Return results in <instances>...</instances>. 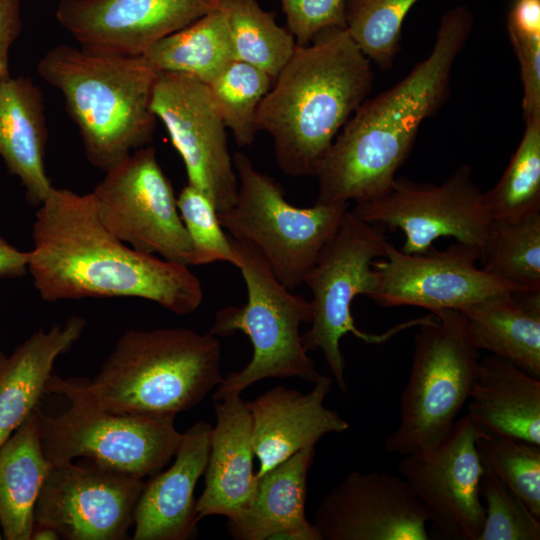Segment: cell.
Returning a JSON list of instances; mask_svg holds the SVG:
<instances>
[{
    "label": "cell",
    "instance_id": "6da1fadb",
    "mask_svg": "<svg viewBox=\"0 0 540 540\" xmlns=\"http://www.w3.org/2000/svg\"><path fill=\"white\" fill-rule=\"evenodd\" d=\"M28 273L47 302L85 298H140L177 314L203 300L189 266L143 253L101 223L90 193L53 187L37 207Z\"/></svg>",
    "mask_w": 540,
    "mask_h": 540
},
{
    "label": "cell",
    "instance_id": "7a4b0ae2",
    "mask_svg": "<svg viewBox=\"0 0 540 540\" xmlns=\"http://www.w3.org/2000/svg\"><path fill=\"white\" fill-rule=\"evenodd\" d=\"M473 26L467 6L445 12L429 55L394 86L358 107L317 170L315 202L363 203L393 187L421 123L448 101L453 67Z\"/></svg>",
    "mask_w": 540,
    "mask_h": 540
},
{
    "label": "cell",
    "instance_id": "3957f363",
    "mask_svg": "<svg viewBox=\"0 0 540 540\" xmlns=\"http://www.w3.org/2000/svg\"><path fill=\"white\" fill-rule=\"evenodd\" d=\"M371 61L345 28H330L293 55L261 101L258 131L270 134L287 176H315L335 138L367 99Z\"/></svg>",
    "mask_w": 540,
    "mask_h": 540
},
{
    "label": "cell",
    "instance_id": "277c9868",
    "mask_svg": "<svg viewBox=\"0 0 540 540\" xmlns=\"http://www.w3.org/2000/svg\"><path fill=\"white\" fill-rule=\"evenodd\" d=\"M223 379L221 343L210 332L130 329L92 379L53 373L46 394L108 413L176 417L202 402Z\"/></svg>",
    "mask_w": 540,
    "mask_h": 540
},
{
    "label": "cell",
    "instance_id": "5b68a950",
    "mask_svg": "<svg viewBox=\"0 0 540 540\" xmlns=\"http://www.w3.org/2000/svg\"><path fill=\"white\" fill-rule=\"evenodd\" d=\"M37 71L62 93L93 166L107 171L151 141L157 119L151 99L158 72L142 57L58 45L43 56Z\"/></svg>",
    "mask_w": 540,
    "mask_h": 540
},
{
    "label": "cell",
    "instance_id": "8992f818",
    "mask_svg": "<svg viewBox=\"0 0 540 540\" xmlns=\"http://www.w3.org/2000/svg\"><path fill=\"white\" fill-rule=\"evenodd\" d=\"M232 242L247 301L218 310L209 332L217 337L242 332L249 337L253 354L244 368L224 377L212 398L218 401L241 395L268 378L298 377L314 384L321 375L304 349L300 333V325L312 320V302L292 294L255 247L233 238Z\"/></svg>",
    "mask_w": 540,
    "mask_h": 540
},
{
    "label": "cell",
    "instance_id": "52a82bcc",
    "mask_svg": "<svg viewBox=\"0 0 540 540\" xmlns=\"http://www.w3.org/2000/svg\"><path fill=\"white\" fill-rule=\"evenodd\" d=\"M414 336L411 370L400 397V420L384 441L401 456L439 446L472 391L480 350L464 315L431 312Z\"/></svg>",
    "mask_w": 540,
    "mask_h": 540
},
{
    "label": "cell",
    "instance_id": "ba28073f",
    "mask_svg": "<svg viewBox=\"0 0 540 540\" xmlns=\"http://www.w3.org/2000/svg\"><path fill=\"white\" fill-rule=\"evenodd\" d=\"M233 163L238 180L235 204L218 214L231 238L255 247L277 279L289 290L305 277L325 245L339 229L348 203L315 202L297 207L282 186L258 171L248 156L237 152Z\"/></svg>",
    "mask_w": 540,
    "mask_h": 540
},
{
    "label": "cell",
    "instance_id": "9c48e42d",
    "mask_svg": "<svg viewBox=\"0 0 540 540\" xmlns=\"http://www.w3.org/2000/svg\"><path fill=\"white\" fill-rule=\"evenodd\" d=\"M385 230L381 225L361 220L348 209L304 280L313 294V317L310 329L301 334L303 347L306 351L322 352L342 392H346L347 384L341 339L352 333L366 343H382L409 324L375 335L358 329L351 313L354 298H369L375 289L377 276L372 263L385 254Z\"/></svg>",
    "mask_w": 540,
    "mask_h": 540
},
{
    "label": "cell",
    "instance_id": "30bf717a",
    "mask_svg": "<svg viewBox=\"0 0 540 540\" xmlns=\"http://www.w3.org/2000/svg\"><path fill=\"white\" fill-rule=\"evenodd\" d=\"M37 415L50 465L87 458L142 479L160 472L183 436L175 416L115 414L72 403L61 415L49 416L39 407Z\"/></svg>",
    "mask_w": 540,
    "mask_h": 540
},
{
    "label": "cell",
    "instance_id": "8fae6325",
    "mask_svg": "<svg viewBox=\"0 0 540 540\" xmlns=\"http://www.w3.org/2000/svg\"><path fill=\"white\" fill-rule=\"evenodd\" d=\"M90 192L101 223L131 248L193 265L177 197L153 147H142L105 171Z\"/></svg>",
    "mask_w": 540,
    "mask_h": 540
},
{
    "label": "cell",
    "instance_id": "7c38bea8",
    "mask_svg": "<svg viewBox=\"0 0 540 540\" xmlns=\"http://www.w3.org/2000/svg\"><path fill=\"white\" fill-rule=\"evenodd\" d=\"M351 211L366 222L400 230L401 251L407 254L425 253L445 237L481 250L492 223L468 164L439 185L396 178L385 195L356 203Z\"/></svg>",
    "mask_w": 540,
    "mask_h": 540
},
{
    "label": "cell",
    "instance_id": "4fadbf2b",
    "mask_svg": "<svg viewBox=\"0 0 540 540\" xmlns=\"http://www.w3.org/2000/svg\"><path fill=\"white\" fill-rule=\"evenodd\" d=\"M144 485L142 478L87 458L51 465L34 506V526L68 540L126 539Z\"/></svg>",
    "mask_w": 540,
    "mask_h": 540
},
{
    "label": "cell",
    "instance_id": "5bb4252c",
    "mask_svg": "<svg viewBox=\"0 0 540 540\" xmlns=\"http://www.w3.org/2000/svg\"><path fill=\"white\" fill-rule=\"evenodd\" d=\"M484 431L467 414L436 448L403 456L398 466L440 539L478 540L485 521L480 483L485 472L476 441Z\"/></svg>",
    "mask_w": 540,
    "mask_h": 540
},
{
    "label": "cell",
    "instance_id": "9a60e30c",
    "mask_svg": "<svg viewBox=\"0 0 540 540\" xmlns=\"http://www.w3.org/2000/svg\"><path fill=\"white\" fill-rule=\"evenodd\" d=\"M151 111L162 121L180 154L188 184L202 191L218 214L228 211L236 202L238 180L227 128L208 86L182 74L158 72Z\"/></svg>",
    "mask_w": 540,
    "mask_h": 540
},
{
    "label": "cell",
    "instance_id": "2e32d148",
    "mask_svg": "<svg viewBox=\"0 0 540 540\" xmlns=\"http://www.w3.org/2000/svg\"><path fill=\"white\" fill-rule=\"evenodd\" d=\"M481 250L455 242L407 254L387 243L383 257L373 261L377 276L369 296L383 307L416 306L434 312L462 308L502 292L520 290L478 268Z\"/></svg>",
    "mask_w": 540,
    "mask_h": 540
},
{
    "label": "cell",
    "instance_id": "e0dca14e",
    "mask_svg": "<svg viewBox=\"0 0 540 540\" xmlns=\"http://www.w3.org/2000/svg\"><path fill=\"white\" fill-rule=\"evenodd\" d=\"M321 540H428L427 513L407 482L387 472L347 474L316 509Z\"/></svg>",
    "mask_w": 540,
    "mask_h": 540
},
{
    "label": "cell",
    "instance_id": "ac0fdd59",
    "mask_svg": "<svg viewBox=\"0 0 540 540\" xmlns=\"http://www.w3.org/2000/svg\"><path fill=\"white\" fill-rule=\"evenodd\" d=\"M221 0H60L62 27L95 54L141 57L162 38L188 26Z\"/></svg>",
    "mask_w": 540,
    "mask_h": 540
},
{
    "label": "cell",
    "instance_id": "d6986e66",
    "mask_svg": "<svg viewBox=\"0 0 540 540\" xmlns=\"http://www.w3.org/2000/svg\"><path fill=\"white\" fill-rule=\"evenodd\" d=\"M331 386L332 378L321 375L307 393L277 386L246 401L259 463L256 478L293 454L315 447L323 436L349 429L338 412L324 405Z\"/></svg>",
    "mask_w": 540,
    "mask_h": 540
},
{
    "label": "cell",
    "instance_id": "ffe728a7",
    "mask_svg": "<svg viewBox=\"0 0 540 540\" xmlns=\"http://www.w3.org/2000/svg\"><path fill=\"white\" fill-rule=\"evenodd\" d=\"M212 426L187 429L171 467L145 482L134 510L133 540H188L197 535L194 490L204 474Z\"/></svg>",
    "mask_w": 540,
    "mask_h": 540
},
{
    "label": "cell",
    "instance_id": "44dd1931",
    "mask_svg": "<svg viewBox=\"0 0 540 540\" xmlns=\"http://www.w3.org/2000/svg\"><path fill=\"white\" fill-rule=\"evenodd\" d=\"M216 424L210 434V449L204 471L205 485L196 500L200 521L212 515L238 518L248 507L257 478L251 415L241 395L215 401Z\"/></svg>",
    "mask_w": 540,
    "mask_h": 540
},
{
    "label": "cell",
    "instance_id": "7402d4cb",
    "mask_svg": "<svg viewBox=\"0 0 540 540\" xmlns=\"http://www.w3.org/2000/svg\"><path fill=\"white\" fill-rule=\"evenodd\" d=\"M315 447L305 448L257 478L246 510L228 520V534L236 540H321L305 515L307 478Z\"/></svg>",
    "mask_w": 540,
    "mask_h": 540
},
{
    "label": "cell",
    "instance_id": "603a6c76",
    "mask_svg": "<svg viewBox=\"0 0 540 540\" xmlns=\"http://www.w3.org/2000/svg\"><path fill=\"white\" fill-rule=\"evenodd\" d=\"M86 320L70 316L61 325L38 329L10 356L0 351V445L38 407L56 359L83 335Z\"/></svg>",
    "mask_w": 540,
    "mask_h": 540
},
{
    "label": "cell",
    "instance_id": "cb8c5ba5",
    "mask_svg": "<svg viewBox=\"0 0 540 540\" xmlns=\"http://www.w3.org/2000/svg\"><path fill=\"white\" fill-rule=\"evenodd\" d=\"M47 127L42 93L30 78L0 79V157L38 207L53 186L45 168Z\"/></svg>",
    "mask_w": 540,
    "mask_h": 540
},
{
    "label": "cell",
    "instance_id": "d4e9b609",
    "mask_svg": "<svg viewBox=\"0 0 540 540\" xmlns=\"http://www.w3.org/2000/svg\"><path fill=\"white\" fill-rule=\"evenodd\" d=\"M467 415L487 433L540 445V378L493 354L480 359Z\"/></svg>",
    "mask_w": 540,
    "mask_h": 540
},
{
    "label": "cell",
    "instance_id": "484cf974",
    "mask_svg": "<svg viewBox=\"0 0 540 540\" xmlns=\"http://www.w3.org/2000/svg\"><path fill=\"white\" fill-rule=\"evenodd\" d=\"M458 311L466 318L479 350L540 378V291L502 292Z\"/></svg>",
    "mask_w": 540,
    "mask_h": 540
},
{
    "label": "cell",
    "instance_id": "4316f807",
    "mask_svg": "<svg viewBox=\"0 0 540 540\" xmlns=\"http://www.w3.org/2000/svg\"><path fill=\"white\" fill-rule=\"evenodd\" d=\"M37 408L0 445V525L7 540L31 539L34 506L51 466L42 450Z\"/></svg>",
    "mask_w": 540,
    "mask_h": 540
},
{
    "label": "cell",
    "instance_id": "83f0119b",
    "mask_svg": "<svg viewBox=\"0 0 540 540\" xmlns=\"http://www.w3.org/2000/svg\"><path fill=\"white\" fill-rule=\"evenodd\" d=\"M141 57L157 72L182 74L209 84L234 60L226 12L219 5L162 38Z\"/></svg>",
    "mask_w": 540,
    "mask_h": 540
},
{
    "label": "cell",
    "instance_id": "f1b7e54d",
    "mask_svg": "<svg viewBox=\"0 0 540 540\" xmlns=\"http://www.w3.org/2000/svg\"><path fill=\"white\" fill-rule=\"evenodd\" d=\"M220 6L227 14L234 60L275 80L297 46L291 32L279 26L258 0H221Z\"/></svg>",
    "mask_w": 540,
    "mask_h": 540
},
{
    "label": "cell",
    "instance_id": "f546056e",
    "mask_svg": "<svg viewBox=\"0 0 540 540\" xmlns=\"http://www.w3.org/2000/svg\"><path fill=\"white\" fill-rule=\"evenodd\" d=\"M480 260L493 277L520 290L540 291V212L492 221Z\"/></svg>",
    "mask_w": 540,
    "mask_h": 540
},
{
    "label": "cell",
    "instance_id": "4dcf8cb0",
    "mask_svg": "<svg viewBox=\"0 0 540 540\" xmlns=\"http://www.w3.org/2000/svg\"><path fill=\"white\" fill-rule=\"evenodd\" d=\"M525 120L521 141L499 181L483 192L491 221L518 220L540 212V114Z\"/></svg>",
    "mask_w": 540,
    "mask_h": 540
},
{
    "label": "cell",
    "instance_id": "1f68e13d",
    "mask_svg": "<svg viewBox=\"0 0 540 540\" xmlns=\"http://www.w3.org/2000/svg\"><path fill=\"white\" fill-rule=\"evenodd\" d=\"M273 82L261 69L233 60L207 84L215 108L238 146L254 142L258 107Z\"/></svg>",
    "mask_w": 540,
    "mask_h": 540
},
{
    "label": "cell",
    "instance_id": "d6a6232c",
    "mask_svg": "<svg viewBox=\"0 0 540 540\" xmlns=\"http://www.w3.org/2000/svg\"><path fill=\"white\" fill-rule=\"evenodd\" d=\"M418 0H347L346 30L361 52L388 70L400 51L404 19Z\"/></svg>",
    "mask_w": 540,
    "mask_h": 540
},
{
    "label": "cell",
    "instance_id": "836d02e7",
    "mask_svg": "<svg viewBox=\"0 0 540 540\" xmlns=\"http://www.w3.org/2000/svg\"><path fill=\"white\" fill-rule=\"evenodd\" d=\"M476 449L484 470L540 518V445L484 431Z\"/></svg>",
    "mask_w": 540,
    "mask_h": 540
},
{
    "label": "cell",
    "instance_id": "e575fe53",
    "mask_svg": "<svg viewBox=\"0 0 540 540\" xmlns=\"http://www.w3.org/2000/svg\"><path fill=\"white\" fill-rule=\"evenodd\" d=\"M177 205L192 245L193 265L224 261L236 266L232 238L225 234L212 201L187 184L177 197Z\"/></svg>",
    "mask_w": 540,
    "mask_h": 540
},
{
    "label": "cell",
    "instance_id": "d590c367",
    "mask_svg": "<svg viewBox=\"0 0 540 540\" xmlns=\"http://www.w3.org/2000/svg\"><path fill=\"white\" fill-rule=\"evenodd\" d=\"M485 521L478 540H539L540 518L498 478L484 472L480 483Z\"/></svg>",
    "mask_w": 540,
    "mask_h": 540
},
{
    "label": "cell",
    "instance_id": "8d00e7d4",
    "mask_svg": "<svg viewBox=\"0 0 540 540\" xmlns=\"http://www.w3.org/2000/svg\"><path fill=\"white\" fill-rule=\"evenodd\" d=\"M288 30L299 46L310 44L322 31L346 28L347 0H280Z\"/></svg>",
    "mask_w": 540,
    "mask_h": 540
},
{
    "label": "cell",
    "instance_id": "74e56055",
    "mask_svg": "<svg viewBox=\"0 0 540 540\" xmlns=\"http://www.w3.org/2000/svg\"><path fill=\"white\" fill-rule=\"evenodd\" d=\"M523 85V118L540 114V35H509Z\"/></svg>",
    "mask_w": 540,
    "mask_h": 540
},
{
    "label": "cell",
    "instance_id": "f35d334b",
    "mask_svg": "<svg viewBox=\"0 0 540 540\" xmlns=\"http://www.w3.org/2000/svg\"><path fill=\"white\" fill-rule=\"evenodd\" d=\"M21 31L19 0H0V79L9 72V51Z\"/></svg>",
    "mask_w": 540,
    "mask_h": 540
},
{
    "label": "cell",
    "instance_id": "ab89813d",
    "mask_svg": "<svg viewBox=\"0 0 540 540\" xmlns=\"http://www.w3.org/2000/svg\"><path fill=\"white\" fill-rule=\"evenodd\" d=\"M29 251H21L0 236V278H19L28 273Z\"/></svg>",
    "mask_w": 540,
    "mask_h": 540
},
{
    "label": "cell",
    "instance_id": "60d3db41",
    "mask_svg": "<svg viewBox=\"0 0 540 540\" xmlns=\"http://www.w3.org/2000/svg\"><path fill=\"white\" fill-rule=\"evenodd\" d=\"M60 538L57 531L47 526L35 525L31 534V539L35 540H57Z\"/></svg>",
    "mask_w": 540,
    "mask_h": 540
},
{
    "label": "cell",
    "instance_id": "b9f144b4",
    "mask_svg": "<svg viewBox=\"0 0 540 540\" xmlns=\"http://www.w3.org/2000/svg\"><path fill=\"white\" fill-rule=\"evenodd\" d=\"M0 539H1V535H0Z\"/></svg>",
    "mask_w": 540,
    "mask_h": 540
}]
</instances>
